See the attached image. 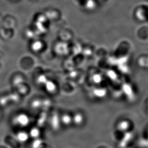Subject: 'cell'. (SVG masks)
<instances>
[{"label": "cell", "instance_id": "1", "mask_svg": "<svg viewBox=\"0 0 148 148\" xmlns=\"http://www.w3.org/2000/svg\"><path fill=\"white\" fill-rule=\"evenodd\" d=\"M30 118L25 114L20 113L16 115L13 119V123L21 127H26L29 124Z\"/></svg>", "mask_w": 148, "mask_h": 148}, {"label": "cell", "instance_id": "2", "mask_svg": "<svg viewBox=\"0 0 148 148\" xmlns=\"http://www.w3.org/2000/svg\"><path fill=\"white\" fill-rule=\"evenodd\" d=\"M73 116V124L76 126H82L85 120V115L82 111H77L72 114Z\"/></svg>", "mask_w": 148, "mask_h": 148}, {"label": "cell", "instance_id": "3", "mask_svg": "<svg viewBox=\"0 0 148 148\" xmlns=\"http://www.w3.org/2000/svg\"><path fill=\"white\" fill-rule=\"evenodd\" d=\"M49 121L50 126L53 130H59L62 125L60 116H59L58 114H53L50 117Z\"/></svg>", "mask_w": 148, "mask_h": 148}, {"label": "cell", "instance_id": "4", "mask_svg": "<svg viewBox=\"0 0 148 148\" xmlns=\"http://www.w3.org/2000/svg\"><path fill=\"white\" fill-rule=\"evenodd\" d=\"M60 121L62 124L65 126L68 127L73 124V116L72 114H70L63 113L62 115L60 116Z\"/></svg>", "mask_w": 148, "mask_h": 148}, {"label": "cell", "instance_id": "5", "mask_svg": "<svg viewBox=\"0 0 148 148\" xmlns=\"http://www.w3.org/2000/svg\"><path fill=\"white\" fill-rule=\"evenodd\" d=\"M29 137L28 133L24 131L18 132L16 136V138L17 140L20 143H25L27 141Z\"/></svg>", "mask_w": 148, "mask_h": 148}, {"label": "cell", "instance_id": "6", "mask_svg": "<svg viewBox=\"0 0 148 148\" xmlns=\"http://www.w3.org/2000/svg\"><path fill=\"white\" fill-rule=\"evenodd\" d=\"M29 137L34 139L39 138L40 135V130L38 127H33L30 130L29 133H28Z\"/></svg>", "mask_w": 148, "mask_h": 148}, {"label": "cell", "instance_id": "7", "mask_svg": "<svg viewBox=\"0 0 148 148\" xmlns=\"http://www.w3.org/2000/svg\"><path fill=\"white\" fill-rule=\"evenodd\" d=\"M46 89L48 91V92H55L56 89V85L52 82L48 81L45 84Z\"/></svg>", "mask_w": 148, "mask_h": 148}, {"label": "cell", "instance_id": "8", "mask_svg": "<svg viewBox=\"0 0 148 148\" xmlns=\"http://www.w3.org/2000/svg\"><path fill=\"white\" fill-rule=\"evenodd\" d=\"M31 105H32V107L34 109H38L39 108H40L41 106L42 107V101L39 99L35 100L33 101Z\"/></svg>", "mask_w": 148, "mask_h": 148}, {"label": "cell", "instance_id": "9", "mask_svg": "<svg viewBox=\"0 0 148 148\" xmlns=\"http://www.w3.org/2000/svg\"><path fill=\"white\" fill-rule=\"evenodd\" d=\"M42 140L40 138H38L36 139H34L33 143H32L33 148H38L40 146L42 145Z\"/></svg>", "mask_w": 148, "mask_h": 148}, {"label": "cell", "instance_id": "10", "mask_svg": "<svg viewBox=\"0 0 148 148\" xmlns=\"http://www.w3.org/2000/svg\"><path fill=\"white\" fill-rule=\"evenodd\" d=\"M38 81L39 84H43L45 85V84L48 81V80L47 79L46 77H45L44 76H41L38 78Z\"/></svg>", "mask_w": 148, "mask_h": 148}, {"label": "cell", "instance_id": "11", "mask_svg": "<svg viewBox=\"0 0 148 148\" xmlns=\"http://www.w3.org/2000/svg\"><path fill=\"white\" fill-rule=\"evenodd\" d=\"M1 112H0V117H1Z\"/></svg>", "mask_w": 148, "mask_h": 148}]
</instances>
